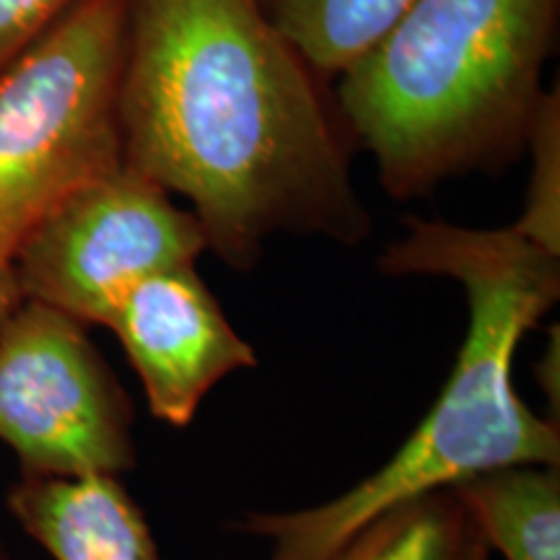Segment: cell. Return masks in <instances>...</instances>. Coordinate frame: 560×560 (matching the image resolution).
<instances>
[{
	"label": "cell",
	"mask_w": 560,
	"mask_h": 560,
	"mask_svg": "<svg viewBox=\"0 0 560 560\" xmlns=\"http://www.w3.org/2000/svg\"><path fill=\"white\" fill-rule=\"evenodd\" d=\"M0 560H5V556H3V550H0Z\"/></svg>",
	"instance_id": "cell-16"
},
{
	"label": "cell",
	"mask_w": 560,
	"mask_h": 560,
	"mask_svg": "<svg viewBox=\"0 0 560 560\" xmlns=\"http://www.w3.org/2000/svg\"><path fill=\"white\" fill-rule=\"evenodd\" d=\"M19 301H21V293H19L16 278H13V270L0 268V322L5 319V314H9Z\"/></svg>",
	"instance_id": "cell-14"
},
{
	"label": "cell",
	"mask_w": 560,
	"mask_h": 560,
	"mask_svg": "<svg viewBox=\"0 0 560 560\" xmlns=\"http://www.w3.org/2000/svg\"><path fill=\"white\" fill-rule=\"evenodd\" d=\"M529 179L524 210L511 223L529 242L560 255V89H545L524 138Z\"/></svg>",
	"instance_id": "cell-12"
},
{
	"label": "cell",
	"mask_w": 560,
	"mask_h": 560,
	"mask_svg": "<svg viewBox=\"0 0 560 560\" xmlns=\"http://www.w3.org/2000/svg\"><path fill=\"white\" fill-rule=\"evenodd\" d=\"M208 249L192 210L122 164L70 192L42 219L11 270L21 299L81 325L109 327L125 293L156 272L195 265Z\"/></svg>",
	"instance_id": "cell-6"
},
{
	"label": "cell",
	"mask_w": 560,
	"mask_h": 560,
	"mask_svg": "<svg viewBox=\"0 0 560 560\" xmlns=\"http://www.w3.org/2000/svg\"><path fill=\"white\" fill-rule=\"evenodd\" d=\"M412 0H260L272 26L314 70L340 75L392 30Z\"/></svg>",
	"instance_id": "cell-10"
},
{
	"label": "cell",
	"mask_w": 560,
	"mask_h": 560,
	"mask_svg": "<svg viewBox=\"0 0 560 560\" xmlns=\"http://www.w3.org/2000/svg\"><path fill=\"white\" fill-rule=\"evenodd\" d=\"M558 16L560 0H412L342 70L338 107L392 198L524 149Z\"/></svg>",
	"instance_id": "cell-3"
},
{
	"label": "cell",
	"mask_w": 560,
	"mask_h": 560,
	"mask_svg": "<svg viewBox=\"0 0 560 560\" xmlns=\"http://www.w3.org/2000/svg\"><path fill=\"white\" fill-rule=\"evenodd\" d=\"M478 529V527H475ZM488 542L482 540V535L478 532V535H475V540H472V545H470V552H467V560H488Z\"/></svg>",
	"instance_id": "cell-15"
},
{
	"label": "cell",
	"mask_w": 560,
	"mask_h": 560,
	"mask_svg": "<svg viewBox=\"0 0 560 560\" xmlns=\"http://www.w3.org/2000/svg\"><path fill=\"white\" fill-rule=\"evenodd\" d=\"M452 490L488 548L506 560H560L558 467H503Z\"/></svg>",
	"instance_id": "cell-9"
},
{
	"label": "cell",
	"mask_w": 560,
	"mask_h": 560,
	"mask_svg": "<svg viewBox=\"0 0 560 560\" xmlns=\"http://www.w3.org/2000/svg\"><path fill=\"white\" fill-rule=\"evenodd\" d=\"M107 330L122 342L151 416L170 425L190 423L215 384L257 363L195 265L132 285Z\"/></svg>",
	"instance_id": "cell-7"
},
{
	"label": "cell",
	"mask_w": 560,
	"mask_h": 560,
	"mask_svg": "<svg viewBox=\"0 0 560 560\" xmlns=\"http://www.w3.org/2000/svg\"><path fill=\"white\" fill-rule=\"evenodd\" d=\"M79 3L83 0H0V68L50 32Z\"/></svg>",
	"instance_id": "cell-13"
},
{
	"label": "cell",
	"mask_w": 560,
	"mask_h": 560,
	"mask_svg": "<svg viewBox=\"0 0 560 560\" xmlns=\"http://www.w3.org/2000/svg\"><path fill=\"white\" fill-rule=\"evenodd\" d=\"M125 164L192 206L208 249L252 270L276 234H371L340 132L260 0H128Z\"/></svg>",
	"instance_id": "cell-1"
},
{
	"label": "cell",
	"mask_w": 560,
	"mask_h": 560,
	"mask_svg": "<svg viewBox=\"0 0 560 560\" xmlns=\"http://www.w3.org/2000/svg\"><path fill=\"white\" fill-rule=\"evenodd\" d=\"M0 441L21 475L83 478L136 467L132 408L86 325L21 299L0 322Z\"/></svg>",
	"instance_id": "cell-5"
},
{
	"label": "cell",
	"mask_w": 560,
	"mask_h": 560,
	"mask_svg": "<svg viewBox=\"0 0 560 560\" xmlns=\"http://www.w3.org/2000/svg\"><path fill=\"white\" fill-rule=\"evenodd\" d=\"M128 0H83L0 68V268L70 192L125 164Z\"/></svg>",
	"instance_id": "cell-4"
},
{
	"label": "cell",
	"mask_w": 560,
	"mask_h": 560,
	"mask_svg": "<svg viewBox=\"0 0 560 560\" xmlns=\"http://www.w3.org/2000/svg\"><path fill=\"white\" fill-rule=\"evenodd\" d=\"M5 503L55 560H164L120 475H21Z\"/></svg>",
	"instance_id": "cell-8"
},
{
	"label": "cell",
	"mask_w": 560,
	"mask_h": 560,
	"mask_svg": "<svg viewBox=\"0 0 560 560\" xmlns=\"http://www.w3.org/2000/svg\"><path fill=\"white\" fill-rule=\"evenodd\" d=\"M376 265L387 276L459 283L467 335L431 410L387 465L317 506L242 522L270 542L268 560H330L353 532L397 503L503 467L560 462L558 423L537 416L514 384L516 348L560 296V255L514 226L408 219V234Z\"/></svg>",
	"instance_id": "cell-2"
},
{
	"label": "cell",
	"mask_w": 560,
	"mask_h": 560,
	"mask_svg": "<svg viewBox=\"0 0 560 560\" xmlns=\"http://www.w3.org/2000/svg\"><path fill=\"white\" fill-rule=\"evenodd\" d=\"M475 535L457 493L433 490L376 514L330 560H467Z\"/></svg>",
	"instance_id": "cell-11"
}]
</instances>
